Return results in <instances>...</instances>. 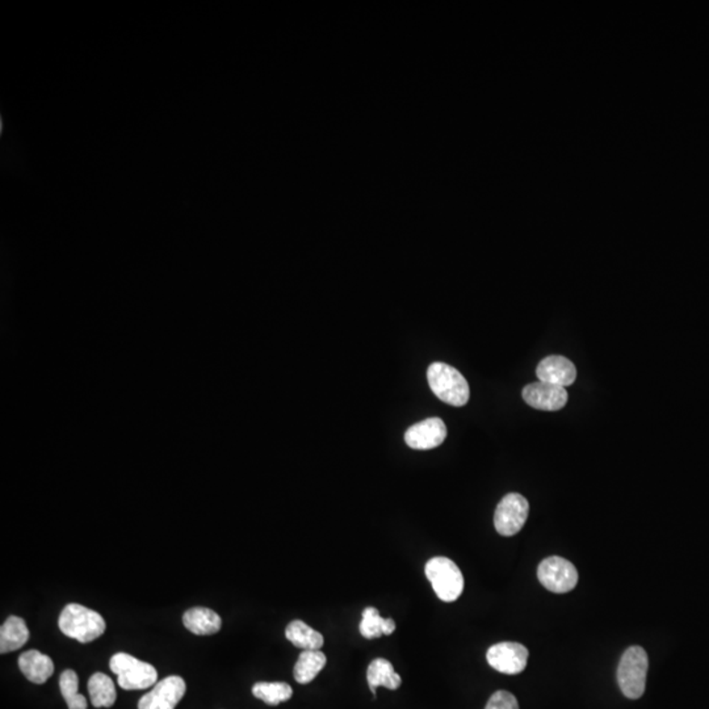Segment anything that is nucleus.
<instances>
[{"instance_id": "nucleus-3", "label": "nucleus", "mask_w": 709, "mask_h": 709, "mask_svg": "<svg viewBox=\"0 0 709 709\" xmlns=\"http://www.w3.org/2000/svg\"><path fill=\"white\" fill-rule=\"evenodd\" d=\"M648 669V655L641 646H631L624 652L617 667V682L624 695L629 699H640L644 695Z\"/></svg>"}, {"instance_id": "nucleus-2", "label": "nucleus", "mask_w": 709, "mask_h": 709, "mask_svg": "<svg viewBox=\"0 0 709 709\" xmlns=\"http://www.w3.org/2000/svg\"><path fill=\"white\" fill-rule=\"evenodd\" d=\"M428 379L429 388L440 401L455 408H461L469 401V384L456 368L446 363H432L428 370Z\"/></svg>"}, {"instance_id": "nucleus-12", "label": "nucleus", "mask_w": 709, "mask_h": 709, "mask_svg": "<svg viewBox=\"0 0 709 709\" xmlns=\"http://www.w3.org/2000/svg\"><path fill=\"white\" fill-rule=\"evenodd\" d=\"M537 375L538 381L566 388L575 384L576 368L565 356L552 355L538 363Z\"/></svg>"}, {"instance_id": "nucleus-16", "label": "nucleus", "mask_w": 709, "mask_h": 709, "mask_svg": "<svg viewBox=\"0 0 709 709\" xmlns=\"http://www.w3.org/2000/svg\"><path fill=\"white\" fill-rule=\"evenodd\" d=\"M29 640V629L19 616H10L0 628V653L15 652L23 648Z\"/></svg>"}, {"instance_id": "nucleus-11", "label": "nucleus", "mask_w": 709, "mask_h": 709, "mask_svg": "<svg viewBox=\"0 0 709 709\" xmlns=\"http://www.w3.org/2000/svg\"><path fill=\"white\" fill-rule=\"evenodd\" d=\"M447 438V428L440 418H428L411 426L405 432V441L410 448L428 451L441 446Z\"/></svg>"}, {"instance_id": "nucleus-19", "label": "nucleus", "mask_w": 709, "mask_h": 709, "mask_svg": "<svg viewBox=\"0 0 709 709\" xmlns=\"http://www.w3.org/2000/svg\"><path fill=\"white\" fill-rule=\"evenodd\" d=\"M91 703L95 708H110L116 702V688L110 676L95 673L88 681Z\"/></svg>"}, {"instance_id": "nucleus-22", "label": "nucleus", "mask_w": 709, "mask_h": 709, "mask_svg": "<svg viewBox=\"0 0 709 709\" xmlns=\"http://www.w3.org/2000/svg\"><path fill=\"white\" fill-rule=\"evenodd\" d=\"M78 687L79 678L76 673L74 670H64L61 674L60 688L69 709H87V699L78 693Z\"/></svg>"}, {"instance_id": "nucleus-7", "label": "nucleus", "mask_w": 709, "mask_h": 709, "mask_svg": "<svg viewBox=\"0 0 709 709\" xmlns=\"http://www.w3.org/2000/svg\"><path fill=\"white\" fill-rule=\"evenodd\" d=\"M529 513V503L525 497L510 493L497 506L494 526L502 537H514L525 527Z\"/></svg>"}, {"instance_id": "nucleus-18", "label": "nucleus", "mask_w": 709, "mask_h": 709, "mask_svg": "<svg viewBox=\"0 0 709 709\" xmlns=\"http://www.w3.org/2000/svg\"><path fill=\"white\" fill-rule=\"evenodd\" d=\"M285 636L294 646L304 650H320L325 644L322 635L301 620H293L285 629Z\"/></svg>"}, {"instance_id": "nucleus-8", "label": "nucleus", "mask_w": 709, "mask_h": 709, "mask_svg": "<svg viewBox=\"0 0 709 709\" xmlns=\"http://www.w3.org/2000/svg\"><path fill=\"white\" fill-rule=\"evenodd\" d=\"M187 691L184 679L170 675L158 682L138 703V709H175Z\"/></svg>"}, {"instance_id": "nucleus-20", "label": "nucleus", "mask_w": 709, "mask_h": 709, "mask_svg": "<svg viewBox=\"0 0 709 709\" xmlns=\"http://www.w3.org/2000/svg\"><path fill=\"white\" fill-rule=\"evenodd\" d=\"M361 636L368 638H379L381 636H390L396 631V623L393 619H384L379 615L378 608L367 607L363 611V619L360 622Z\"/></svg>"}, {"instance_id": "nucleus-5", "label": "nucleus", "mask_w": 709, "mask_h": 709, "mask_svg": "<svg viewBox=\"0 0 709 709\" xmlns=\"http://www.w3.org/2000/svg\"><path fill=\"white\" fill-rule=\"evenodd\" d=\"M426 576L431 582L438 598L451 603L464 591V576L458 565L447 557H434L426 564Z\"/></svg>"}, {"instance_id": "nucleus-13", "label": "nucleus", "mask_w": 709, "mask_h": 709, "mask_svg": "<svg viewBox=\"0 0 709 709\" xmlns=\"http://www.w3.org/2000/svg\"><path fill=\"white\" fill-rule=\"evenodd\" d=\"M23 675L32 684H44L54 673V664L49 655L36 649L28 650L19 657Z\"/></svg>"}, {"instance_id": "nucleus-4", "label": "nucleus", "mask_w": 709, "mask_h": 709, "mask_svg": "<svg viewBox=\"0 0 709 709\" xmlns=\"http://www.w3.org/2000/svg\"><path fill=\"white\" fill-rule=\"evenodd\" d=\"M110 667L112 673L116 674L117 684L123 690H146L158 684L157 669L128 653H116L111 658Z\"/></svg>"}, {"instance_id": "nucleus-21", "label": "nucleus", "mask_w": 709, "mask_h": 709, "mask_svg": "<svg viewBox=\"0 0 709 709\" xmlns=\"http://www.w3.org/2000/svg\"><path fill=\"white\" fill-rule=\"evenodd\" d=\"M252 695L269 705H279L293 695L292 687L284 682H258L252 685Z\"/></svg>"}, {"instance_id": "nucleus-9", "label": "nucleus", "mask_w": 709, "mask_h": 709, "mask_svg": "<svg viewBox=\"0 0 709 709\" xmlns=\"http://www.w3.org/2000/svg\"><path fill=\"white\" fill-rule=\"evenodd\" d=\"M528 649L519 643H499L487 650V662L494 670L507 675L525 672Z\"/></svg>"}, {"instance_id": "nucleus-23", "label": "nucleus", "mask_w": 709, "mask_h": 709, "mask_svg": "<svg viewBox=\"0 0 709 709\" xmlns=\"http://www.w3.org/2000/svg\"><path fill=\"white\" fill-rule=\"evenodd\" d=\"M485 709H519V704L513 694L501 690L490 696Z\"/></svg>"}, {"instance_id": "nucleus-17", "label": "nucleus", "mask_w": 709, "mask_h": 709, "mask_svg": "<svg viewBox=\"0 0 709 709\" xmlns=\"http://www.w3.org/2000/svg\"><path fill=\"white\" fill-rule=\"evenodd\" d=\"M328 658L320 650H304L294 665L293 676L301 684H310L326 666Z\"/></svg>"}, {"instance_id": "nucleus-1", "label": "nucleus", "mask_w": 709, "mask_h": 709, "mask_svg": "<svg viewBox=\"0 0 709 709\" xmlns=\"http://www.w3.org/2000/svg\"><path fill=\"white\" fill-rule=\"evenodd\" d=\"M58 625L64 636L82 644L93 643L107 629V624L99 612L78 603H70L62 610Z\"/></svg>"}, {"instance_id": "nucleus-10", "label": "nucleus", "mask_w": 709, "mask_h": 709, "mask_svg": "<svg viewBox=\"0 0 709 709\" xmlns=\"http://www.w3.org/2000/svg\"><path fill=\"white\" fill-rule=\"evenodd\" d=\"M523 399L537 410L557 411L566 406L569 397L566 388L538 381L527 385L523 389Z\"/></svg>"}, {"instance_id": "nucleus-6", "label": "nucleus", "mask_w": 709, "mask_h": 709, "mask_svg": "<svg viewBox=\"0 0 709 709\" xmlns=\"http://www.w3.org/2000/svg\"><path fill=\"white\" fill-rule=\"evenodd\" d=\"M537 576L547 590L556 594L569 593L578 584V572L575 565L558 556H552L541 561Z\"/></svg>"}, {"instance_id": "nucleus-14", "label": "nucleus", "mask_w": 709, "mask_h": 709, "mask_svg": "<svg viewBox=\"0 0 709 709\" xmlns=\"http://www.w3.org/2000/svg\"><path fill=\"white\" fill-rule=\"evenodd\" d=\"M183 624L188 631L197 636H209L220 632L222 620L220 615L211 608L193 607L183 615Z\"/></svg>"}, {"instance_id": "nucleus-15", "label": "nucleus", "mask_w": 709, "mask_h": 709, "mask_svg": "<svg viewBox=\"0 0 709 709\" xmlns=\"http://www.w3.org/2000/svg\"><path fill=\"white\" fill-rule=\"evenodd\" d=\"M367 681L375 696L376 690L379 685L388 688V690H397L402 684L401 676L396 673L393 665L385 658H376L370 662L367 670Z\"/></svg>"}]
</instances>
